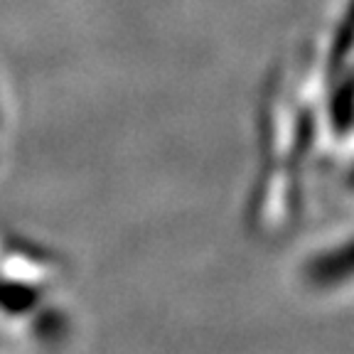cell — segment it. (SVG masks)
<instances>
[{"mask_svg":"<svg viewBox=\"0 0 354 354\" xmlns=\"http://www.w3.org/2000/svg\"><path fill=\"white\" fill-rule=\"evenodd\" d=\"M322 69H325L327 79L354 69V0H347L342 15H339L337 28L332 32L330 47L322 59Z\"/></svg>","mask_w":354,"mask_h":354,"instance_id":"cell-1","label":"cell"}]
</instances>
